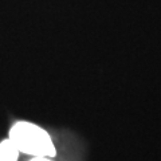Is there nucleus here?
<instances>
[{
    "label": "nucleus",
    "instance_id": "1",
    "mask_svg": "<svg viewBox=\"0 0 161 161\" xmlns=\"http://www.w3.org/2000/svg\"><path fill=\"white\" fill-rule=\"evenodd\" d=\"M7 138L20 154L30 157H55L57 147L53 137L40 125L27 119H18L11 124Z\"/></svg>",
    "mask_w": 161,
    "mask_h": 161
},
{
    "label": "nucleus",
    "instance_id": "2",
    "mask_svg": "<svg viewBox=\"0 0 161 161\" xmlns=\"http://www.w3.org/2000/svg\"><path fill=\"white\" fill-rule=\"evenodd\" d=\"M19 156V150L7 137L0 140V161H18Z\"/></svg>",
    "mask_w": 161,
    "mask_h": 161
},
{
    "label": "nucleus",
    "instance_id": "3",
    "mask_svg": "<svg viewBox=\"0 0 161 161\" xmlns=\"http://www.w3.org/2000/svg\"><path fill=\"white\" fill-rule=\"evenodd\" d=\"M28 161H54L53 157H31Z\"/></svg>",
    "mask_w": 161,
    "mask_h": 161
}]
</instances>
